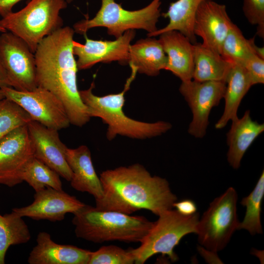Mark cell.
<instances>
[{
  "label": "cell",
  "instance_id": "cell-1",
  "mask_svg": "<svg viewBox=\"0 0 264 264\" xmlns=\"http://www.w3.org/2000/svg\"><path fill=\"white\" fill-rule=\"evenodd\" d=\"M74 33L69 26L62 27L41 42L34 53L36 80L38 87L48 90L62 102L70 124L82 127L90 117L77 86Z\"/></svg>",
  "mask_w": 264,
  "mask_h": 264
},
{
  "label": "cell",
  "instance_id": "cell-2",
  "mask_svg": "<svg viewBox=\"0 0 264 264\" xmlns=\"http://www.w3.org/2000/svg\"><path fill=\"white\" fill-rule=\"evenodd\" d=\"M99 177L103 196L95 207L100 209L128 215L146 209L158 216L177 200L165 178L152 176L139 163L104 171Z\"/></svg>",
  "mask_w": 264,
  "mask_h": 264
},
{
  "label": "cell",
  "instance_id": "cell-3",
  "mask_svg": "<svg viewBox=\"0 0 264 264\" xmlns=\"http://www.w3.org/2000/svg\"><path fill=\"white\" fill-rule=\"evenodd\" d=\"M130 66L131 75L120 92L97 96L92 92L94 82L88 88L79 90L80 97L90 117H99L108 125L106 136L109 140L118 135L135 139L149 138L161 135L172 128L171 124L166 121L145 122L132 119L125 114L123 110L125 95L137 73L135 67Z\"/></svg>",
  "mask_w": 264,
  "mask_h": 264
},
{
  "label": "cell",
  "instance_id": "cell-4",
  "mask_svg": "<svg viewBox=\"0 0 264 264\" xmlns=\"http://www.w3.org/2000/svg\"><path fill=\"white\" fill-rule=\"evenodd\" d=\"M74 215L76 236L94 243L141 242L153 225L142 216L104 210L86 204Z\"/></svg>",
  "mask_w": 264,
  "mask_h": 264
},
{
  "label": "cell",
  "instance_id": "cell-5",
  "mask_svg": "<svg viewBox=\"0 0 264 264\" xmlns=\"http://www.w3.org/2000/svg\"><path fill=\"white\" fill-rule=\"evenodd\" d=\"M66 0H30L16 12L0 20V26L24 41L35 53L41 42L63 27L60 16L67 7Z\"/></svg>",
  "mask_w": 264,
  "mask_h": 264
},
{
  "label": "cell",
  "instance_id": "cell-6",
  "mask_svg": "<svg viewBox=\"0 0 264 264\" xmlns=\"http://www.w3.org/2000/svg\"><path fill=\"white\" fill-rule=\"evenodd\" d=\"M158 220L141 241L140 245L131 248L134 258V264H143L153 256L158 253L167 255L175 262L178 258L174 249L185 236L197 233L199 214L196 212L184 216L176 210L166 211L158 216Z\"/></svg>",
  "mask_w": 264,
  "mask_h": 264
},
{
  "label": "cell",
  "instance_id": "cell-7",
  "mask_svg": "<svg viewBox=\"0 0 264 264\" xmlns=\"http://www.w3.org/2000/svg\"><path fill=\"white\" fill-rule=\"evenodd\" d=\"M101 1L100 8L93 18L74 24L75 32L85 35L91 28L104 27L109 35L117 38L130 30L143 29L149 34L157 29L161 0H153L145 7L132 11L124 9L115 0Z\"/></svg>",
  "mask_w": 264,
  "mask_h": 264
},
{
  "label": "cell",
  "instance_id": "cell-8",
  "mask_svg": "<svg viewBox=\"0 0 264 264\" xmlns=\"http://www.w3.org/2000/svg\"><path fill=\"white\" fill-rule=\"evenodd\" d=\"M238 194L231 187L215 198L199 220L197 234L205 249L217 252L222 250L238 230Z\"/></svg>",
  "mask_w": 264,
  "mask_h": 264
},
{
  "label": "cell",
  "instance_id": "cell-9",
  "mask_svg": "<svg viewBox=\"0 0 264 264\" xmlns=\"http://www.w3.org/2000/svg\"><path fill=\"white\" fill-rule=\"evenodd\" d=\"M1 89L5 98L20 106L32 120L57 131L69 126L70 122L62 102L48 90L39 87L30 91L7 87Z\"/></svg>",
  "mask_w": 264,
  "mask_h": 264
},
{
  "label": "cell",
  "instance_id": "cell-10",
  "mask_svg": "<svg viewBox=\"0 0 264 264\" xmlns=\"http://www.w3.org/2000/svg\"><path fill=\"white\" fill-rule=\"evenodd\" d=\"M0 56L11 88L30 91L38 87L35 54L24 41L10 32L1 33Z\"/></svg>",
  "mask_w": 264,
  "mask_h": 264
},
{
  "label": "cell",
  "instance_id": "cell-11",
  "mask_svg": "<svg viewBox=\"0 0 264 264\" xmlns=\"http://www.w3.org/2000/svg\"><path fill=\"white\" fill-rule=\"evenodd\" d=\"M225 87L224 81L198 82L192 79L181 82L179 90L193 115L188 129L190 135L198 138L205 136L210 111L223 98Z\"/></svg>",
  "mask_w": 264,
  "mask_h": 264
},
{
  "label": "cell",
  "instance_id": "cell-12",
  "mask_svg": "<svg viewBox=\"0 0 264 264\" xmlns=\"http://www.w3.org/2000/svg\"><path fill=\"white\" fill-rule=\"evenodd\" d=\"M34 157L27 125L6 135L0 140V184L13 187L22 183L24 170Z\"/></svg>",
  "mask_w": 264,
  "mask_h": 264
},
{
  "label": "cell",
  "instance_id": "cell-13",
  "mask_svg": "<svg viewBox=\"0 0 264 264\" xmlns=\"http://www.w3.org/2000/svg\"><path fill=\"white\" fill-rule=\"evenodd\" d=\"M84 35V44L75 41L73 44V51L78 57V69L90 68L98 63L118 61L122 65L128 64L131 43L135 35L134 30L126 31L114 41L95 40Z\"/></svg>",
  "mask_w": 264,
  "mask_h": 264
},
{
  "label": "cell",
  "instance_id": "cell-14",
  "mask_svg": "<svg viewBox=\"0 0 264 264\" xmlns=\"http://www.w3.org/2000/svg\"><path fill=\"white\" fill-rule=\"evenodd\" d=\"M85 205L63 190L46 187L35 192L31 204L14 208L12 211L22 218L55 222L63 220L67 213L74 214Z\"/></svg>",
  "mask_w": 264,
  "mask_h": 264
},
{
  "label": "cell",
  "instance_id": "cell-15",
  "mask_svg": "<svg viewBox=\"0 0 264 264\" xmlns=\"http://www.w3.org/2000/svg\"><path fill=\"white\" fill-rule=\"evenodd\" d=\"M34 150V157L70 181L72 171L66 159L67 147L61 141L57 130L31 120L27 124Z\"/></svg>",
  "mask_w": 264,
  "mask_h": 264
},
{
  "label": "cell",
  "instance_id": "cell-16",
  "mask_svg": "<svg viewBox=\"0 0 264 264\" xmlns=\"http://www.w3.org/2000/svg\"><path fill=\"white\" fill-rule=\"evenodd\" d=\"M233 23L225 5L207 1L196 12L193 32L202 39L204 46L220 55L222 43Z\"/></svg>",
  "mask_w": 264,
  "mask_h": 264
},
{
  "label": "cell",
  "instance_id": "cell-17",
  "mask_svg": "<svg viewBox=\"0 0 264 264\" xmlns=\"http://www.w3.org/2000/svg\"><path fill=\"white\" fill-rule=\"evenodd\" d=\"M71 245L54 242L49 234L42 231L36 238V244L29 253V264H88L91 253Z\"/></svg>",
  "mask_w": 264,
  "mask_h": 264
},
{
  "label": "cell",
  "instance_id": "cell-18",
  "mask_svg": "<svg viewBox=\"0 0 264 264\" xmlns=\"http://www.w3.org/2000/svg\"><path fill=\"white\" fill-rule=\"evenodd\" d=\"M159 36V43L167 56L165 69L171 71L186 82L193 79L194 44L183 34L176 30L164 32Z\"/></svg>",
  "mask_w": 264,
  "mask_h": 264
},
{
  "label": "cell",
  "instance_id": "cell-19",
  "mask_svg": "<svg viewBox=\"0 0 264 264\" xmlns=\"http://www.w3.org/2000/svg\"><path fill=\"white\" fill-rule=\"evenodd\" d=\"M66 159L72 173L69 181L71 187L78 191L88 193L95 201L100 199L103 196V187L93 167L89 148L86 145L67 148Z\"/></svg>",
  "mask_w": 264,
  "mask_h": 264
},
{
  "label": "cell",
  "instance_id": "cell-20",
  "mask_svg": "<svg viewBox=\"0 0 264 264\" xmlns=\"http://www.w3.org/2000/svg\"><path fill=\"white\" fill-rule=\"evenodd\" d=\"M264 131V124L253 120L249 110L241 118L232 121L226 134V142L229 147L227 159L233 168H239L244 154Z\"/></svg>",
  "mask_w": 264,
  "mask_h": 264
},
{
  "label": "cell",
  "instance_id": "cell-21",
  "mask_svg": "<svg viewBox=\"0 0 264 264\" xmlns=\"http://www.w3.org/2000/svg\"><path fill=\"white\" fill-rule=\"evenodd\" d=\"M226 87L223 96L225 106L223 113L215 124L217 129L225 127L229 121L238 118V110L244 96L253 86L244 67L232 64L225 79Z\"/></svg>",
  "mask_w": 264,
  "mask_h": 264
},
{
  "label": "cell",
  "instance_id": "cell-22",
  "mask_svg": "<svg viewBox=\"0 0 264 264\" xmlns=\"http://www.w3.org/2000/svg\"><path fill=\"white\" fill-rule=\"evenodd\" d=\"M167 56L158 40L148 37L131 45L128 64L137 73L155 76L165 69Z\"/></svg>",
  "mask_w": 264,
  "mask_h": 264
},
{
  "label": "cell",
  "instance_id": "cell-23",
  "mask_svg": "<svg viewBox=\"0 0 264 264\" xmlns=\"http://www.w3.org/2000/svg\"><path fill=\"white\" fill-rule=\"evenodd\" d=\"M215 0H177L171 2L167 11L162 14L169 19L166 26L147 34L148 37H154L172 30H176L185 36L193 44L197 43L193 32V23L196 12L199 5L207 1Z\"/></svg>",
  "mask_w": 264,
  "mask_h": 264
},
{
  "label": "cell",
  "instance_id": "cell-24",
  "mask_svg": "<svg viewBox=\"0 0 264 264\" xmlns=\"http://www.w3.org/2000/svg\"><path fill=\"white\" fill-rule=\"evenodd\" d=\"M194 63L193 79L198 82H225L232 65L220 54L198 43L194 44Z\"/></svg>",
  "mask_w": 264,
  "mask_h": 264
},
{
  "label": "cell",
  "instance_id": "cell-25",
  "mask_svg": "<svg viewBox=\"0 0 264 264\" xmlns=\"http://www.w3.org/2000/svg\"><path fill=\"white\" fill-rule=\"evenodd\" d=\"M30 239V232L22 217L13 211L0 214V264H5L9 247L27 243Z\"/></svg>",
  "mask_w": 264,
  "mask_h": 264
},
{
  "label": "cell",
  "instance_id": "cell-26",
  "mask_svg": "<svg viewBox=\"0 0 264 264\" xmlns=\"http://www.w3.org/2000/svg\"><path fill=\"white\" fill-rule=\"evenodd\" d=\"M264 196V172L263 171L254 189L241 200V204L246 207V212L242 221L239 223L238 230L245 229L251 235L263 233L261 215Z\"/></svg>",
  "mask_w": 264,
  "mask_h": 264
},
{
  "label": "cell",
  "instance_id": "cell-27",
  "mask_svg": "<svg viewBox=\"0 0 264 264\" xmlns=\"http://www.w3.org/2000/svg\"><path fill=\"white\" fill-rule=\"evenodd\" d=\"M255 37L247 39L234 23L231 25L221 46V56L231 64L242 65L254 54L253 44Z\"/></svg>",
  "mask_w": 264,
  "mask_h": 264
},
{
  "label": "cell",
  "instance_id": "cell-28",
  "mask_svg": "<svg viewBox=\"0 0 264 264\" xmlns=\"http://www.w3.org/2000/svg\"><path fill=\"white\" fill-rule=\"evenodd\" d=\"M60 175L42 161L34 157L25 167L22 180L36 192L46 187L62 190Z\"/></svg>",
  "mask_w": 264,
  "mask_h": 264
},
{
  "label": "cell",
  "instance_id": "cell-29",
  "mask_svg": "<svg viewBox=\"0 0 264 264\" xmlns=\"http://www.w3.org/2000/svg\"><path fill=\"white\" fill-rule=\"evenodd\" d=\"M32 119L29 115L13 101L0 100V140L15 129L27 125Z\"/></svg>",
  "mask_w": 264,
  "mask_h": 264
},
{
  "label": "cell",
  "instance_id": "cell-30",
  "mask_svg": "<svg viewBox=\"0 0 264 264\" xmlns=\"http://www.w3.org/2000/svg\"><path fill=\"white\" fill-rule=\"evenodd\" d=\"M134 261L131 249L126 250L110 245L92 251L88 264H132Z\"/></svg>",
  "mask_w": 264,
  "mask_h": 264
},
{
  "label": "cell",
  "instance_id": "cell-31",
  "mask_svg": "<svg viewBox=\"0 0 264 264\" xmlns=\"http://www.w3.org/2000/svg\"><path fill=\"white\" fill-rule=\"evenodd\" d=\"M242 11L252 25H256V34L264 37V0H243Z\"/></svg>",
  "mask_w": 264,
  "mask_h": 264
},
{
  "label": "cell",
  "instance_id": "cell-32",
  "mask_svg": "<svg viewBox=\"0 0 264 264\" xmlns=\"http://www.w3.org/2000/svg\"><path fill=\"white\" fill-rule=\"evenodd\" d=\"M242 65L249 75L253 86L264 83V59L253 54Z\"/></svg>",
  "mask_w": 264,
  "mask_h": 264
},
{
  "label": "cell",
  "instance_id": "cell-33",
  "mask_svg": "<svg viewBox=\"0 0 264 264\" xmlns=\"http://www.w3.org/2000/svg\"><path fill=\"white\" fill-rule=\"evenodd\" d=\"M179 213L184 216H190L197 212V208L196 203L192 200L185 199L179 201H176L173 204Z\"/></svg>",
  "mask_w": 264,
  "mask_h": 264
},
{
  "label": "cell",
  "instance_id": "cell-34",
  "mask_svg": "<svg viewBox=\"0 0 264 264\" xmlns=\"http://www.w3.org/2000/svg\"><path fill=\"white\" fill-rule=\"evenodd\" d=\"M22 0H0V15L3 18L12 12V8Z\"/></svg>",
  "mask_w": 264,
  "mask_h": 264
},
{
  "label": "cell",
  "instance_id": "cell-35",
  "mask_svg": "<svg viewBox=\"0 0 264 264\" xmlns=\"http://www.w3.org/2000/svg\"><path fill=\"white\" fill-rule=\"evenodd\" d=\"M5 87H11L0 56V88Z\"/></svg>",
  "mask_w": 264,
  "mask_h": 264
},
{
  "label": "cell",
  "instance_id": "cell-36",
  "mask_svg": "<svg viewBox=\"0 0 264 264\" xmlns=\"http://www.w3.org/2000/svg\"><path fill=\"white\" fill-rule=\"evenodd\" d=\"M253 49L255 54L264 59V48L257 46L255 42L253 44Z\"/></svg>",
  "mask_w": 264,
  "mask_h": 264
},
{
  "label": "cell",
  "instance_id": "cell-37",
  "mask_svg": "<svg viewBox=\"0 0 264 264\" xmlns=\"http://www.w3.org/2000/svg\"><path fill=\"white\" fill-rule=\"evenodd\" d=\"M5 96L1 88H0V100L4 98Z\"/></svg>",
  "mask_w": 264,
  "mask_h": 264
},
{
  "label": "cell",
  "instance_id": "cell-38",
  "mask_svg": "<svg viewBox=\"0 0 264 264\" xmlns=\"http://www.w3.org/2000/svg\"><path fill=\"white\" fill-rule=\"evenodd\" d=\"M7 30H6L5 29H4L3 27L0 26V32L1 33L5 32Z\"/></svg>",
  "mask_w": 264,
  "mask_h": 264
},
{
  "label": "cell",
  "instance_id": "cell-39",
  "mask_svg": "<svg viewBox=\"0 0 264 264\" xmlns=\"http://www.w3.org/2000/svg\"><path fill=\"white\" fill-rule=\"evenodd\" d=\"M67 2H70L72 1V0H66Z\"/></svg>",
  "mask_w": 264,
  "mask_h": 264
}]
</instances>
